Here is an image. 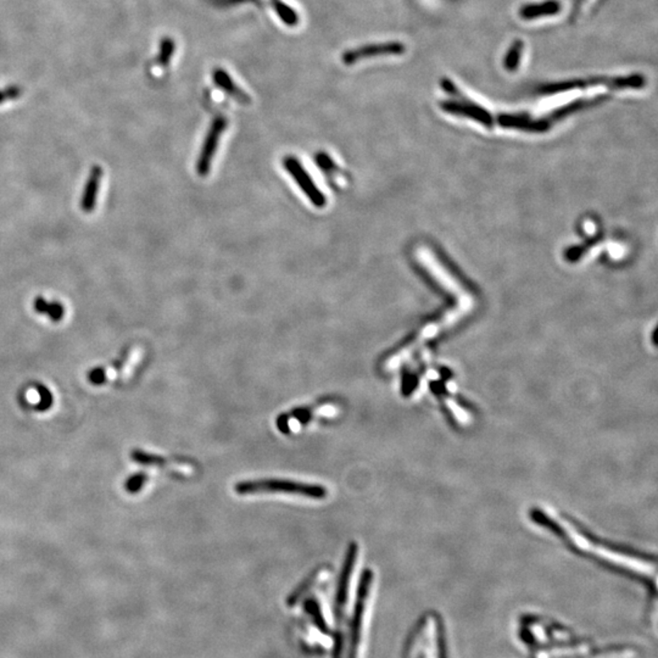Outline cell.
I'll use <instances>...</instances> for the list:
<instances>
[{
    "label": "cell",
    "instance_id": "obj_3",
    "mask_svg": "<svg viewBox=\"0 0 658 658\" xmlns=\"http://www.w3.org/2000/svg\"><path fill=\"white\" fill-rule=\"evenodd\" d=\"M417 257L422 267L428 272L429 276L435 279L440 287L455 296L456 304L455 306L447 310L445 314L439 316L435 321L425 324L416 336H412L411 339H409L406 343L399 346L394 353L387 356L384 361H382V366L387 371L400 366L402 363H405L406 358L411 356L412 353H415L417 350H420L429 341L437 339V336L442 334L444 331L454 327L461 318H464L467 315L471 314V311L476 306L474 295H472L469 289L459 282L455 274H452L447 265L442 264V261L437 257L435 252H432L428 247H422L417 252Z\"/></svg>",
    "mask_w": 658,
    "mask_h": 658
},
{
    "label": "cell",
    "instance_id": "obj_12",
    "mask_svg": "<svg viewBox=\"0 0 658 658\" xmlns=\"http://www.w3.org/2000/svg\"><path fill=\"white\" fill-rule=\"evenodd\" d=\"M405 52V47L398 42H390V43H382V45H373L360 48L353 52H349L344 55V62L351 64V62L358 61L361 59L368 58V57H375V55H399Z\"/></svg>",
    "mask_w": 658,
    "mask_h": 658
},
{
    "label": "cell",
    "instance_id": "obj_7",
    "mask_svg": "<svg viewBox=\"0 0 658 658\" xmlns=\"http://www.w3.org/2000/svg\"><path fill=\"white\" fill-rule=\"evenodd\" d=\"M646 81L644 76L630 75L624 77H605V78H590L585 81H570L562 83L548 84L541 89V92L548 95H557V94L567 93L572 90H587V89H640L645 86Z\"/></svg>",
    "mask_w": 658,
    "mask_h": 658
},
{
    "label": "cell",
    "instance_id": "obj_4",
    "mask_svg": "<svg viewBox=\"0 0 658 658\" xmlns=\"http://www.w3.org/2000/svg\"><path fill=\"white\" fill-rule=\"evenodd\" d=\"M375 584V573L365 570L358 582V595L353 613L346 612L338 616V639L334 658H360L363 654L366 636L367 621L371 610L372 592Z\"/></svg>",
    "mask_w": 658,
    "mask_h": 658
},
{
    "label": "cell",
    "instance_id": "obj_8",
    "mask_svg": "<svg viewBox=\"0 0 658 658\" xmlns=\"http://www.w3.org/2000/svg\"><path fill=\"white\" fill-rule=\"evenodd\" d=\"M336 412L331 404H316L310 407L299 409L295 411L284 413L277 418V427L282 433L289 434L299 430L301 427L309 424L316 417H326Z\"/></svg>",
    "mask_w": 658,
    "mask_h": 658
},
{
    "label": "cell",
    "instance_id": "obj_1",
    "mask_svg": "<svg viewBox=\"0 0 658 658\" xmlns=\"http://www.w3.org/2000/svg\"><path fill=\"white\" fill-rule=\"evenodd\" d=\"M528 516L534 524L555 535L572 551L644 584L656 600L657 563L654 557L602 539L553 508L534 506Z\"/></svg>",
    "mask_w": 658,
    "mask_h": 658
},
{
    "label": "cell",
    "instance_id": "obj_10",
    "mask_svg": "<svg viewBox=\"0 0 658 658\" xmlns=\"http://www.w3.org/2000/svg\"><path fill=\"white\" fill-rule=\"evenodd\" d=\"M225 127H227L225 119L217 117L212 124L211 129L208 131V137L205 139L203 151L200 153L198 165H196L198 173L201 176H206L208 171H210V168H211L212 161H213L215 155H216L217 146L221 141L222 134L225 132Z\"/></svg>",
    "mask_w": 658,
    "mask_h": 658
},
{
    "label": "cell",
    "instance_id": "obj_11",
    "mask_svg": "<svg viewBox=\"0 0 658 658\" xmlns=\"http://www.w3.org/2000/svg\"><path fill=\"white\" fill-rule=\"evenodd\" d=\"M102 176H104V170L98 165L93 166L90 170V172H89L88 180H87V183L84 187L80 201L81 210L86 212V213H90V212L95 210Z\"/></svg>",
    "mask_w": 658,
    "mask_h": 658
},
{
    "label": "cell",
    "instance_id": "obj_17",
    "mask_svg": "<svg viewBox=\"0 0 658 658\" xmlns=\"http://www.w3.org/2000/svg\"><path fill=\"white\" fill-rule=\"evenodd\" d=\"M594 1H597V0H579L578 6H577V13H579V10L580 9L583 11V9L588 8L589 5L592 4Z\"/></svg>",
    "mask_w": 658,
    "mask_h": 658
},
{
    "label": "cell",
    "instance_id": "obj_9",
    "mask_svg": "<svg viewBox=\"0 0 658 658\" xmlns=\"http://www.w3.org/2000/svg\"><path fill=\"white\" fill-rule=\"evenodd\" d=\"M283 164L288 172L292 175L293 180L296 182V184L304 192V194L309 198L310 201L314 204V206L323 208L326 205V196L315 184L312 178L310 177L309 173L306 172L305 168H302L300 161L293 156H287L283 161Z\"/></svg>",
    "mask_w": 658,
    "mask_h": 658
},
{
    "label": "cell",
    "instance_id": "obj_2",
    "mask_svg": "<svg viewBox=\"0 0 658 658\" xmlns=\"http://www.w3.org/2000/svg\"><path fill=\"white\" fill-rule=\"evenodd\" d=\"M518 640L529 658H638L629 646H600L540 614L521 616Z\"/></svg>",
    "mask_w": 658,
    "mask_h": 658
},
{
    "label": "cell",
    "instance_id": "obj_13",
    "mask_svg": "<svg viewBox=\"0 0 658 658\" xmlns=\"http://www.w3.org/2000/svg\"><path fill=\"white\" fill-rule=\"evenodd\" d=\"M561 11V3L557 0H546L538 4H528L521 8L519 16L523 20H534L544 16H553Z\"/></svg>",
    "mask_w": 658,
    "mask_h": 658
},
{
    "label": "cell",
    "instance_id": "obj_5",
    "mask_svg": "<svg viewBox=\"0 0 658 658\" xmlns=\"http://www.w3.org/2000/svg\"><path fill=\"white\" fill-rule=\"evenodd\" d=\"M404 658H449L447 630L437 612L422 614L409 632Z\"/></svg>",
    "mask_w": 658,
    "mask_h": 658
},
{
    "label": "cell",
    "instance_id": "obj_6",
    "mask_svg": "<svg viewBox=\"0 0 658 658\" xmlns=\"http://www.w3.org/2000/svg\"><path fill=\"white\" fill-rule=\"evenodd\" d=\"M235 490L239 495L284 494L312 500H323L328 496V490L323 486L286 479L245 481L237 483Z\"/></svg>",
    "mask_w": 658,
    "mask_h": 658
},
{
    "label": "cell",
    "instance_id": "obj_16",
    "mask_svg": "<svg viewBox=\"0 0 658 658\" xmlns=\"http://www.w3.org/2000/svg\"><path fill=\"white\" fill-rule=\"evenodd\" d=\"M215 81H216L217 83L221 84L222 87H223L227 92H230L232 95H235V99L242 100V102H247V98L245 97L240 90L235 89V87L232 86V81H230L222 71H218V72H217Z\"/></svg>",
    "mask_w": 658,
    "mask_h": 658
},
{
    "label": "cell",
    "instance_id": "obj_14",
    "mask_svg": "<svg viewBox=\"0 0 658 658\" xmlns=\"http://www.w3.org/2000/svg\"><path fill=\"white\" fill-rule=\"evenodd\" d=\"M33 309L35 312L40 315H45L47 317L50 318L54 322L61 321L65 317V306L62 305L60 301L48 300L43 296H38L33 301Z\"/></svg>",
    "mask_w": 658,
    "mask_h": 658
},
{
    "label": "cell",
    "instance_id": "obj_15",
    "mask_svg": "<svg viewBox=\"0 0 658 658\" xmlns=\"http://www.w3.org/2000/svg\"><path fill=\"white\" fill-rule=\"evenodd\" d=\"M522 53H523V42L516 40L508 50L505 58V67L507 71H516L521 62Z\"/></svg>",
    "mask_w": 658,
    "mask_h": 658
}]
</instances>
